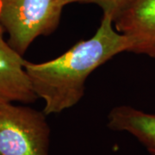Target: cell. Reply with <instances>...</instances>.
Masks as SVG:
<instances>
[{
  "label": "cell",
  "mask_w": 155,
  "mask_h": 155,
  "mask_svg": "<svg viewBox=\"0 0 155 155\" xmlns=\"http://www.w3.org/2000/svg\"><path fill=\"white\" fill-rule=\"evenodd\" d=\"M133 47L131 40L115 28L112 17L103 15L91 38L78 41L52 61H26L31 86L44 101L43 112L47 116L59 114L76 105L84 97V84L91 73L118 54L132 52Z\"/></svg>",
  "instance_id": "cell-1"
},
{
  "label": "cell",
  "mask_w": 155,
  "mask_h": 155,
  "mask_svg": "<svg viewBox=\"0 0 155 155\" xmlns=\"http://www.w3.org/2000/svg\"><path fill=\"white\" fill-rule=\"evenodd\" d=\"M65 0H0V26L8 43L23 55L35 39L54 32Z\"/></svg>",
  "instance_id": "cell-2"
},
{
  "label": "cell",
  "mask_w": 155,
  "mask_h": 155,
  "mask_svg": "<svg viewBox=\"0 0 155 155\" xmlns=\"http://www.w3.org/2000/svg\"><path fill=\"white\" fill-rule=\"evenodd\" d=\"M143 54H146L147 55L151 56L153 58H155V44L150 46L149 48H147V49L145 50Z\"/></svg>",
  "instance_id": "cell-8"
},
{
  "label": "cell",
  "mask_w": 155,
  "mask_h": 155,
  "mask_svg": "<svg viewBox=\"0 0 155 155\" xmlns=\"http://www.w3.org/2000/svg\"><path fill=\"white\" fill-rule=\"evenodd\" d=\"M133 0H65L66 5L72 3H87L98 5L103 11V15L112 17L115 22L127 9Z\"/></svg>",
  "instance_id": "cell-7"
},
{
  "label": "cell",
  "mask_w": 155,
  "mask_h": 155,
  "mask_svg": "<svg viewBox=\"0 0 155 155\" xmlns=\"http://www.w3.org/2000/svg\"><path fill=\"white\" fill-rule=\"evenodd\" d=\"M114 26L131 40L132 52L143 54L155 44V0H133Z\"/></svg>",
  "instance_id": "cell-5"
},
{
  "label": "cell",
  "mask_w": 155,
  "mask_h": 155,
  "mask_svg": "<svg viewBox=\"0 0 155 155\" xmlns=\"http://www.w3.org/2000/svg\"><path fill=\"white\" fill-rule=\"evenodd\" d=\"M46 116L28 106L0 103V155H49Z\"/></svg>",
  "instance_id": "cell-3"
},
{
  "label": "cell",
  "mask_w": 155,
  "mask_h": 155,
  "mask_svg": "<svg viewBox=\"0 0 155 155\" xmlns=\"http://www.w3.org/2000/svg\"><path fill=\"white\" fill-rule=\"evenodd\" d=\"M0 26V103L30 104L38 98L25 70L26 61L4 38Z\"/></svg>",
  "instance_id": "cell-4"
},
{
  "label": "cell",
  "mask_w": 155,
  "mask_h": 155,
  "mask_svg": "<svg viewBox=\"0 0 155 155\" xmlns=\"http://www.w3.org/2000/svg\"><path fill=\"white\" fill-rule=\"evenodd\" d=\"M108 127L115 131L132 134L150 152L155 154V115L133 107L117 106L108 116Z\"/></svg>",
  "instance_id": "cell-6"
},
{
  "label": "cell",
  "mask_w": 155,
  "mask_h": 155,
  "mask_svg": "<svg viewBox=\"0 0 155 155\" xmlns=\"http://www.w3.org/2000/svg\"><path fill=\"white\" fill-rule=\"evenodd\" d=\"M151 155H155V154H151Z\"/></svg>",
  "instance_id": "cell-9"
}]
</instances>
